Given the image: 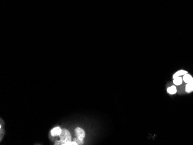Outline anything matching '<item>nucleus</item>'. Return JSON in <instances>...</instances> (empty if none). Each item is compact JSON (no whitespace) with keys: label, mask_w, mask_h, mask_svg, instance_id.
<instances>
[{"label":"nucleus","mask_w":193,"mask_h":145,"mask_svg":"<svg viewBox=\"0 0 193 145\" xmlns=\"http://www.w3.org/2000/svg\"><path fill=\"white\" fill-rule=\"evenodd\" d=\"M183 81V78L181 76H179V77H176L173 79V84L175 86H180L181 85Z\"/></svg>","instance_id":"obj_7"},{"label":"nucleus","mask_w":193,"mask_h":145,"mask_svg":"<svg viewBox=\"0 0 193 145\" xmlns=\"http://www.w3.org/2000/svg\"><path fill=\"white\" fill-rule=\"evenodd\" d=\"M60 139L64 141H71V134L68 130L66 129H63L62 130L61 134L60 135Z\"/></svg>","instance_id":"obj_1"},{"label":"nucleus","mask_w":193,"mask_h":145,"mask_svg":"<svg viewBox=\"0 0 193 145\" xmlns=\"http://www.w3.org/2000/svg\"><path fill=\"white\" fill-rule=\"evenodd\" d=\"M183 80L186 83H193V77L191 75H190L188 73H187V74L184 75L183 76Z\"/></svg>","instance_id":"obj_4"},{"label":"nucleus","mask_w":193,"mask_h":145,"mask_svg":"<svg viewBox=\"0 0 193 145\" xmlns=\"http://www.w3.org/2000/svg\"><path fill=\"white\" fill-rule=\"evenodd\" d=\"M75 134L78 138L83 139L85 137V133L83 129L80 127H77L75 129Z\"/></svg>","instance_id":"obj_2"},{"label":"nucleus","mask_w":193,"mask_h":145,"mask_svg":"<svg viewBox=\"0 0 193 145\" xmlns=\"http://www.w3.org/2000/svg\"><path fill=\"white\" fill-rule=\"evenodd\" d=\"M185 91L187 93H190L193 91V83H187L186 85Z\"/></svg>","instance_id":"obj_8"},{"label":"nucleus","mask_w":193,"mask_h":145,"mask_svg":"<svg viewBox=\"0 0 193 145\" xmlns=\"http://www.w3.org/2000/svg\"><path fill=\"white\" fill-rule=\"evenodd\" d=\"M167 92L170 95H174L176 93L177 89L175 85L171 86L170 87L167 89Z\"/></svg>","instance_id":"obj_6"},{"label":"nucleus","mask_w":193,"mask_h":145,"mask_svg":"<svg viewBox=\"0 0 193 145\" xmlns=\"http://www.w3.org/2000/svg\"><path fill=\"white\" fill-rule=\"evenodd\" d=\"M4 135V130H2V128H1V141L2 140V137Z\"/></svg>","instance_id":"obj_10"},{"label":"nucleus","mask_w":193,"mask_h":145,"mask_svg":"<svg viewBox=\"0 0 193 145\" xmlns=\"http://www.w3.org/2000/svg\"><path fill=\"white\" fill-rule=\"evenodd\" d=\"M187 73H188V72H187V71L186 70H178L173 75V79L175 78L176 77H179V76H184V75L187 74Z\"/></svg>","instance_id":"obj_5"},{"label":"nucleus","mask_w":193,"mask_h":145,"mask_svg":"<svg viewBox=\"0 0 193 145\" xmlns=\"http://www.w3.org/2000/svg\"><path fill=\"white\" fill-rule=\"evenodd\" d=\"M73 141L75 142L78 144H83V139L80 138H74Z\"/></svg>","instance_id":"obj_9"},{"label":"nucleus","mask_w":193,"mask_h":145,"mask_svg":"<svg viewBox=\"0 0 193 145\" xmlns=\"http://www.w3.org/2000/svg\"><path fill=\"white\" fill-rule=\"evenodd\" d=\"M62 130L61 129L60 127H56L54 128H53L52 130L51 131V134L52 136H58L59 135L61 134Z\"/></svg>","instance_id":"obj_3"}]
</instances>
